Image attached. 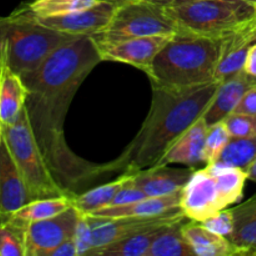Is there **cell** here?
Listing matches in <instances>:
<instances>
[{"mask_svg":"<svg viewBox=\"0 0 256 256\" xmlns=\"http://www.w3.org/2000/svg\"><path fill=\"white\" fill-rule=\"evenodd\" d=\"M32 200L14 159L2 139L0 144V222Z\"/></svg>","mask_w":256,"mask_h":256,"instance_id":"13","label":"cell"},{"mask_svg":"<svg viewBox=\"0 0 256 256\" xmlns=\"http://www.w3.org/2000/svg\"><path fill=\"white\" fill-rule=\"evenodd\" d=\"M180 30L225 38L256 22V4L248 0H189L164 6Z\"/></svg>","mask_w":256,"mask_h":256,"instance_id":"6","label":"cell"},{"mask_svg":"<svg viewBox=\"0 0 256 256\" xmlns=\"http://www.w3.org/2000/svg\"><path fill=\"white\" fill-rule=\"evenodd\" d=\"M89 216L92 230V244L94 249L108 246L114 242L124 240L126 238L136 235L146 230L155 228L169 226L176 222L188 220L182 212V208L155 218H122V219H100V218ZM89 255V254H88Z\"/></svg>","mask_w":256,"mask_h":256,"instance_id":"9","label":"cell"},{"mask_svg":"<svg viewBox=\"0 0 256 256\" xmlns=\"http://www.w3.org/2000/svg\"><path fill=\"white\" fill-rule=\"evenodd\" d=\"M178 30L164 6L150 0H132L116 4L109 24L92 39L96 45L110 44L134 38L175 34Z\"/></svg>","mask_w":256,"mask_h":256,"instance_id":"8","label":"cell"},{"mask_svg":"<svg viewBox=\"0 0 256 256\" xmlns=\"http://www.w3.org/2000/svg\"><path fill=\"white\" fill-rule=\"evenodd\" d=\"M0 20H2V18H0Z\"/></svg>","mask_w":256,"mask_h":256,"instance_id":"43","label":"cell"},{"mask_svg":"<svg viewBox=\"0 0 256 256\" xmlns=\"http://www.w3.org/2000/svg\"><path fill=\"white\" fill-rule=\"evenodd\" d=\"M222 122L232 138L256 136V116L232 112Z\"/></svg>","mask_w":256,"mask_h":256,"instance_id":"30","label":"cell"},{"mask_svg":"<svg viewBox=\"0 0 256 256\" xmlns=\"http://www.w3.org/2000/svg\"><path fill=\"white\" fill-rule=\"evenodd\" d=\"M172 34L154 35V36L134 38L124 42L96 45L102 62H116L129 64L142 70L145 74L150 72L155 58L160 50L169 42Z\"/></svg>","mask_w":256,"mask_h":256,"instance_id":"11","label":"cell"},{"mask_svg":"<svg viewBox=\"0 0 256 256\" xmlns=\"http://www.w3.org/2000/svg\"><path fill=\"white\" fill-rule=\"evenodd\" d=\"M100 0H32L26 8L38 19L62 16L96 5Z\"/></svg>","mask_w":256,"mask_h":256,"instance_id":"27","label":"cell"},{"mask_svg":"<svg viewBox=\"0 0 256 256\" xmlns=\"http://www.w3.org/2000/svg\"><path fill=\"white\" fill-rule=\"evenodd\" d=\"M244 72L256 82V42L250 46L249 52H248Z\"/></svg>","mask_w":256,"mask_h":256,"instance_id":"36","label":"cell"},{"mask_svg":"<svg viewBox=\"0 0 256 256\" xmlns=\"http://www.w3.org/2000/svg\"><path fill=\"white\" fill-rule=\"evenodd\" d=\"M256 22L222 38L215 82L222 84L244 72L248 52L254 44Z\"/></svg>","mask_w":256,"mask_h":256,"instance_id":"14","label":"cell"},{"mask_svg":"<svg viewBox=\"0 0 256 256\" xmlns=\"http://www.w3.org/2000/svg\"><path fill=\"white\" fill-rule=\"evenodd\" d=\"M128 179V174H122L114 182L98 186L95 189L88 190L82 194L72 195V206L76 208L79 212L84 215L92 214L100 209H104L112 202L116 192L122 189Z\"/></svg>","mask_w":256,"mask_h":256,"instance_id":"24","label":"cell"},{"mask_svg":"<svg viewBox=\"0 0 256 256\" xmlns=\"http://www.w3.org/2000/svg\"><path fill=\"white\" fill-rule=\"evenodd\" d=\"M255 84V80L252 79L245 72L219 84L214 99L202 115V119L205 120L208 126L210 128L218 122H224L225 118L232 114L245 92Z\"/></svg>","mask_w":256,"mask_h":256,"instance_id":"16","label":"cell"},{"mask_svg":"<svg viewBox=\"0 0 256 256\" xmlns=\"http://www.w3.org/2000/svg\"><path fill=\"white\" fill-rule=\"evenodd\" d=\"M209 126L205 120L200 119L170 148L158 166L180 164L196 169L198 165L205 164V140Z\"/></svg>","mask_w":256,"mask_h":256,"instance_id":"17","label":"cell"},{"mask_svg":"<svg viewBox=\"0 0 256 256\" xmlns=\"http://www.w3.org/2000/svg\"><path fill=\"white\" fill-rule=\"evenodd\" d=\"M256 160V136L232 138L218 164L246 172Z\"/></svg>","mask_w":256,"mask_h":256,"instance_id":"26","label":"cell"},{"mask_svg":"<svg viewBox=\"0 0 256 256\" xmlns=\"http://www.w3.org/2000/svg\"><path fill=\"white\" fill-rule=\"evenodd\" d=\"M25 232L26 226L12 218L0 222V256H26Z\"/></svg>","mask_w":256,"mask_h":256,"instance_id":"28","label":"cell"},{"mask_svg":"<svg viewBox=\"0 0 256 256\" xmlns=\"http://www.w3.org/2000/svg\"><path fill=\"white\" fill-rule=\"evenodd\" d=\"M2 139L32 200L69 195L60 188L38 145L26 108L12 124L2 125Z\"/></svg>","mask_w":256,"mask_h":256,"instance_id":"7","label":"cell"},{"mask_svg":"<svg viewBox=\"0 0 256 256\" xmlns=\"http://www.w3.org/2000/svg\"><path fill=\"white\" fill-rule=\"evenodd\" d=\"M72 206V195H62V196L44 198V199H35L28 202L18 212L12 215L14 222H19L22 226H29L32 222L40 220L50 219L52 216L62 214L65 210Z\"/></svg>","mask_w":256,"mask_h":256,"instance_id":"22","label":"cell"},{"mask_svg":"<svg viewBox=\"0 0 256 256\" xmlns=\"http://www.w3.org/2000/svg\"><path fill=\"white\" fill-rule=\"evenodd\" d=\"M246 180L245 170L218 162L195 169L182 192L180 208L185 218L202 222L238 204L244 196Z\"/></svg>","mask_w":256,"mask_h":256,"instance_id":"5","label":"cell"},{"mask_svg":"<svg viewBox=\"0 0 256 256\" xmlns=\"http://www.w3.org/2000/svg\"><path fill=\"white\" fill-rule=\"evenodd\" d=\"M100 2H115V4H120V2H132V0H100Z\"/></svg>","mask_w":256,"mask_h":256,"instance_id":"39","label":"cell"},{"mask_svg":"<svg viewBox=\"0 0 256 256\" xmlns=\"http://www.w3.org/2000/svg\"><path fill=\"white\" fill-rule=\"evenodd\" d=\"M164 228L166 226L146 230L108 246L94 249L88 256H146L154 240Z\"/></svg>","mask_w":256,"mask_h":256,"instance_id":"23","label":"cell"},{"mask_svg":"<svg viewBox=\"0 0 256 256\" xmlns=\"http://www.w3.org/2000/svg\"><path fill=\"white\" fill-rule=\"evenodd\" d=\"M49 256H78V249L74 238L66 240L58 248H55L54 250H52Z\"/></svg>","mask_w":256,"mask_h":256,"instance_id":"35","label":"cell"},{"mask_svg":"<svg viewBox=\"0 0 256 256\" xmlns=\"http://www.w3.org/2000/svg\"><path fill=\"white\" fill-rule=\"evenodd\" d=\"M234 112H236V114L249 115V116H256V84L252 85L245 92L242 102H239V105H238Z\"/></svg>","mask_w":256,"mask_h":256,"instance_id":"34","label":"cell"},{"mask_svg":"<svg viewBox=\"0 0 256 256\" xmlns=\"http://www.w3.org/2000/svg\"><path fill=\"white\" fill-rule=\"evenodd\" d=\"M182 192L166 195V196L146 198V199L124 205V206L104 208V209H100L89 215L94 218H100V219L162 216V215L169 214V212L179 209L180 202H182Z\"/></svg>","mask_w":256,"mask_h":256,"instance_id":"19","label":"cell"},{"mask_svg":"<svg viewBox=\"0 0 256 256\" xmlns=\"http://www.w3.org/2000/svg\"><path fill=\"white\" fill-rule=\"evenodd\" d=\"M102 59L92 36H78L55 50L38 69L22 75L28 88L26 112L52 174L69 195L102 176V164L78 156L65 139V119L84 80Z\"/></svg>","mask_w":256,"mask_h":256,"instance_id":"1","label":"cell"},{"mask_svg":"<svg viewBox=\"0 0 256 256\" xmlns=\"http://www.w3.org/2000/svg\"><path fill=\"white\" fill-rule=\"evenodd\" d=\"M116 4L99 2L96 5L82 12H72L62 16L36 19L45 26L75 36H94L102 32L112 20Z\"/></svg>","mask_w":256,"mask_h":256,"instance_id":"12","label":"cell"},{"mask_svg":"<svg viewBox=\"0 0 256 256\" xmlns=\"http://www.w3.org/2000/svg\"><path fill=\"white\" fill-rule=\"evenodd\" d=\"M204 228L214 234L220 235L229 239L234 232V216H232V209H224L215 214L214 216L204 220L200 222Z\"/></svg>","mask_w":256,"mask_h":256,"instance_id":"31","label":"cell"},{"mask_svg":"<svg viewBox=\"0 0 256 256\" xmlns=\"http://www.w3.org/2000/svg\"><path fill=\"white\" fill-rule=\"evenodd\" d=\"M82 214L75 206L50 219L32 222L25 232L26 256H49L50 252L72 239Z\"/></svg>","mask_w":256,"mask_h":256,"instance_id":"10","label":"cell"},{"mask_svg":"<svg viewBox=\"0 0 256 256\" xmlns=\"http://www.w3.org/2000/svg\"><path fill=\"white\" fill-rule=\"evenodd\" d=\"M248 2H254V4H256V0H248Z\"/></svg>","mask_w":256,"mask_h":256,"instance_id":"41","label":"cell"},{"mask_svg":"<svg viewBox=\"0 0 256 256\" xmlns=\"http://www.w3.org/2000/svg\"><path fill=\"white\" fill-rule=\"evenodd\" d=\"M2 122H0V144H2Z\"/></svg>","mask_w":256,"mask_h":256,"instance_id":"40","label":"cell"},{"mask_svg":"<svg viewBox=\"0 0 256 256\" xmlns=\"http://www.w3.org/2000/svg\"><path fill=\"white\" fill-rule=\"evenodd\" d=\"M182 224L184 222H180L164 228L154 240L146 256H196L182 235Z\"/></svg>","mask_w":256,"mask_h":256,"instance_id":"25","label":"cell"},{"mask_svg":"<svg viewBox=\"0 0 256 256\" xmlns=\"http://www.w3.org/2000/svg\"><path fill=\"white\" fill-rule=\"evenodd\" d=\"M28 94L22 78L0 59V122L2 125L16 122L26 105Z\"/></svg>","mask_w":256,"mask_h":256,"instance_id":"18","label":"cell"},{"mask_svg":"<svg viewBox=\"0 0 256 256\" xmlns=\"http://www.w3.org/2000/svg\"><path fill=\"white\" fill-rule=\"evenodd\" d=\"M219 82L186 88L152 85L149 114L132 142L118 159L102 164V172L135 174L159 165L170 148L202 118L214 99Z\"/></svg>","mask_w":256,"mask_h":256,"instance_id":"2","label":"cell"},{"mask_svg":"<svg viewBox=\"0 0 256 256\" xmlns=\"http://www.w3.org/2000/svg\"><path fill=\"white\" fill-rule=\"evenodd\" d=\"M150 2H155V4L162 5V6H170V5L180 4V2H189V0H150Z\"/></svg>","mask_w":256,"mask_h":256,"instance_id":"37","label":"cell"},{"mask_svg":"<svg viewBox=\"0 0 256 256\" xmlns=\"http://www.w3.org/2000/svg\"><path fill=\"white\" fill-rule=\"evenodd\" d=\"M128 174V179L125 184L122 185V189L116 192L114 199L112 200L106 208H115V206H124V205L132 204V202H140L142 199H146V195L142 192L138 186H135L132 182V174Z\"/></svg>","mask_w":256,"mask_h":256,"instance_id":"32","label":"cell"},{"mask_svg":"<svg viewBox=\"0 0 256 256\" xmlns=\"http://www.w3.org/2000/svg\"><path fill=\"white\" fill-rule=\"evenodd\" d=\"M222 38L178 30L148 72L152 85L186 89L215 82Z\"/></svg>","mask_w":256,"mask_h":256,"instance_id":"3","label":"cell"},{"mask_svg":"<svg viewBox=\"0 0 256 256\" xmlns=\"http://www.w3.org/2000/svg\"><path fill=\"white\" fill-rule=\"evenodd\" d=\"M75 35L58 32L39 22L26 5L0 20V59L20 76L38 69Z\"/></svg>","mask_w":256,"mask_h":256,"instance_id":"4","label":"cell"},{"mask_svg":"<svg viewBox=\"0 0 256 256\" xmlns=\"http://www.w3.org/2000/svg\"><path fill=\"white\" fill-rule=\"evenodd\" d=\"M234 232L229 238L238 255L256 256V194L238 206L232 208Z\"/></svg>","mask_w":256,"mask_h":256,"instance_id":"20","label":"cell"},{"mask_svg":"<svg viewBox=\"0 0 256 256\" xmlns=\"http://www.w3.org/2000/svg\"><path fill=\"white\" fill-rule=\"evenodd\" d=\"M182 232L196 256H234L236 248L228 238L209 232L200 222L189 220L182 224Z\"/></svg>","mask_w":256,"mask_h":256,"instance_id":"21","label":"cell"},{"mask_svg":"<svg viewBox=\"0 0 256 256\" xmlns=\"http://www.w3.org/2000/svg\"><path fill=\"white\" fill-rule=\"evenodd\" d=\"M246 174H248V179L256 182V160L252 162V166L246 170Z\"/></svg>","mask_w":256,"mask_h":256,"instance_id":"38","label":"cell"},{"mask_svg":"<svg viewBox=\"0 0 256 256\" xmlns=\"http://www.w3.org/2000/svg\"><path fill=\"white\" fill-rule=\"evenodd\" d=\"M254 42H256V30H255V36H254Z\"/></svg>","mask_w":256,"mask_h":256,"instance_id":"42","label":"cell"},{"mask_svg":"<svg viewBox=\"0 0 256 256\" xmlns=\"http://www.w3.org/2000/svg\"><path fill=\"white\" fill-rule=\"evenodd\" d=\"M74 240L75 244H76L78 256H88V254L94 248V244H92V222H90L88 215L82 214V216H80L79 224H78L76 232H75L74 235Z\"/></svg>","mask_w":256,"mask_h":256,"instance_id":"33","label":"cell"},{"mask_svg":"<svg viewBox=\"0 0 256 256\" xmlns=\"http://www.w3.org/2000/svg\"><path fill=\"white\" fill-rule=\"evenodd\" d=\"M195 169H175L169 165L155 166L132 174V182L148 198L166 196L184 189Z\"/></svg>","mask_w":256,"mask_h":256,"instance_id":"15","label":"cell"},{"mask_svg":"<svg viewBox=\"0 0 256 256\" xmlns=\"http://www.w3.org/2000/svg\"><path fill=\"white\" fill-rule=\"evenodd\" d=\"M230 139H232V136H230L229 132H228L226 126L222 122L209 128L206 140H205V162H206V165L216 164L219 162L220 156H222L226 145L229 144Z\"/></svg>","mask_w":256,"mask_h":256,"instance_id":"29","label":"cell"}]
</instances>
